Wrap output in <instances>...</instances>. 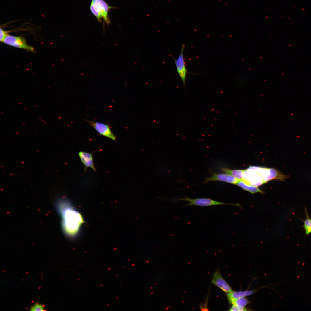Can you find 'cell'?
<instances>
[{
  "label": "cell",
  "mask_w": 311,
  "mask_h": 311,
  "mask_svg": "<svg viewBox=\"0 0 311 311\" xmlns=\"http://www.w3.org/2000/svg\"><path fill=\"white\" fill-rule=\"evenodd\" d=\"M55 205L56 210L62 217V230L65 235L70 238L76 237L83 223L81 215L65 197L58 198Z\"/></svg>",
  "instance_id": "6da1fadb"
},
{
  "label": "cell",
  "mask_w": 311,
  "mask_h": 311,
  "mask_svg": "<svg viewBox=\"0 0 311 311\" xmlns=\"http://www.w3.org/2000/svg\"><path fill=\"white\" fill-rule=\"evenodd\" d=\"M117 8L109 5L103 0H92L90 7V10L95 16L98 21L102 22V19L107 24L110 23L108 12L111 9Z\"/></svg>",
  "instance_id": "7a4b0ae2"
},
{
  "label": "cell",
  "mask_w": 311,
  "mask_h": 311,
  "mask_svg": "<svg viewBox=\"0 0 311 311\" xmlns=\"http://www.w3.org/2000/svg\"><path fill=\"white\" fill-rule=\"evenodd\" d=\"M179 200L182 201H187L189 203V204L185 205L184 206L194 205L200 206H207L221 205H232L238 206H240V204H227L215 201L210 198H198L191 199L186 196L184 198H180Z\"/></svg>",
  "instance_id": "3957f363"
},
{
  "label": "cell",
  "mask_w": 311,
  "mask_h": 311,
  "mask_svg": "<svg viewBox=\"0 0 311 311\" xmlns=\"http://www.w3.org/2000/svg\"><path fill=\"white\" fill-rule=\"evenodd\" d=\"M3 42L10 46L34 52L33 48L27 44L25 39L22 37L7 35Z\"/></svg>",
  "instance_id": "277c9868"
},
{
  "label": "cell",
  "mask_w": 311,
  "mask_h": 311,
  "mask_svg": "<svg viewBox=\"0 0 311 311\" xmlns=\"http://www.w3.org/2000/svg\"><path fill=\"white\" fill-rule=\"evenodd\" d=\"M86 121L101 135L116 141V137L111 131L109 125L95 121L87 120Z\"/></svg>",
  "instance_id": "5b68a950"
},
{
  "label": "cell",
  "mask_w": 311,
  "mask_h": 311,
  "mask_svg": "<svg viewBox=\"0 0 311 311\" xmlns=\"http://www.w3.org/2000/svg\"><path fill=\"white\" fill-rule=\"evenodd\" d=\"M185 47V45L183 44L181 46L180 53L178 58L176 60L174 59V60L177 72L181 79L183 85L185 87L186 74L188 72L185 67L183 54V52Z\"/></svg>",
  "instance_id": "8992f818"
},
{
  "label": "cell",
  "mask_w": 311,
  "mask_h": 311,
  "mask_svg": "<svg viewBox=\"0 0 311 311\" xmlns=\"http://www.w3.org/2000/svg\"><path fill=\"white\" fill-rule=\"evenodd\" d=\"M212 175L205 178L203 183H206L211 181H219L236 185L239 180L233 176L224 173H216L211 172Z\"/></svg>",
  "instance_id": "52a82bcc"
},
{
  "label": "cell",
  "mask_w": 311,
  "mask_h": 311,
  "mask_svg": "<svg viewBox=\"0 0 311 311\" xmlns=\"http://www.w3.org/2000/svg\"><path fill=\"white\" fill-rule=\"evenodd\" d=\"M211 282L225 292L228 293L233 291L231 287L222 277L219 270L214 273Z\"/></svg>",
  "instance_id": "ba28073f"
},
{
  "label": "cell",
  "mask_w": 311,
  "mask_h": 311,
  "mask_svg": "<svg viewBox=\"0 0 311 311\" xmlns=\"http://www.w3.org/2000/svg\"><path fill=\"white\" fill-rule=\"evenodd\" d=\"M80 160L84 166V170L86 171L87 168H90L94 171L96 170L94 165L93 157L92 153L83 151H81L78 153Z\"/></svg>",
  "instance_id": "9c48e42d"
},
{
  "label": "cell",
  "mask_w": 311,
  "mask_h": 311,
  "mask_svg": "<svg viewBox=\"0 0 311 311\" xmlns=\"http://www.w3.org/2000/svg\"><path fill=\"white\" fill-rule=\"evenodd\" d=\"M256 290H250L244 291H232L228 293L227 297L229 303L233 304L238 299L251 295L255 293Z\"/></svg>",
  "instance_id": "30bf717a"
},
{
  "label": "cell",
  "mask_w": 311,
  "mask_h": 311,
  "mask_svg": "<svg viewBox=\"0 0 311 311\" xmlns=\"http://www.w3.org/2000/svg\"><path fill=\"white\" fill-rule=\"evenodd\" d=\"M221 169L225 173L230 175L239 180L245 181V170H232L224 168H221Z\"/></svg>",
  "instance_id": "8fae6325"
},
{
  "label": "cell",
  "mask_w": 311,
  "mask_h": 311,
  "mask_svg": "<svg viewBox=\"0 0 311 311\" xmlns=\"http://www.w3.org/2000/svg\"><path fill=\"white\" fill-rule=\"evenodd\" d=\"M244 190L252 194L256 193H263V191L257 187L249 185L242 180H239L236 184Z\"/></svg>",
  "instance_id": "7c38bea8"
},
{
  "label": "cell",
  "mask_w": 311,
  "mask_h": 311,
  "mask_svg": "<svg viewBox=\"0 0 311 311\" xmlns=\"http://www.w3.org/2000/svg\"><path fill=\"white\" fill-rule=\"evenodd\" d=\"M249 303V301L248 299L245 297H243L237 299L234 304L239 308H245Z\"/></svg>",
  "instance_id": "4fadbf2b"
},
{
  "label": "cell",
  "mask_w": 311,
  "mask_h": 311,
  "mask_svg": "<svg viewBox=\"0 0 311 311\" xmlns=\"http://www.w3.org/2000/svg\"><path fill=\"white\" fill-rule=\"evenodd\" d=\"M307 219L304 222V227L305 230L306 234L308 235L311 233V219L307 216Z\"/></svg>",
  "instance_id": "5bb4252c"
},
{
  "label": "cell",
  "mask_w": 311,
  "mask_h": 311,
  "mask_svg": "<svg viewBox=\"0 0 311 311\" xmlns=\"http://www.w3.org/2000/svg\"><path fill=\"white\" fill-rule=\"evenodd\" d=\"M44 306L43 305L36 303L34 304L30 308V310L31 311H44Z\"/></svg>",
  "instance_id": "9a60e30c"
},
{
  "label": "cell",
  "mask_w": 311,
  "mask_h": 311,
  "mask_svg": "<svg viewBox=\"0 0 311 311\" xmlns=\"http://www.w3.org/2000/svg\"><path fill=\"white\" fill-rule=\"evenodd\" d=\"M230 311H246L247 310L246 308H240L237 306L235 304H233L232 307L230 308Z\"/></svg>",
  "instance_id": "2e32d148"
},
{
  "label": "cell",
  "mask_w": 311,
  "mask_h": 311,
  "mask_svg": "<svg viewBox=\"0 0 311 311\" xmlns=\"http://www.w3.org/2000/svg\"><path fill=\"white\" fill-rule=\"evenodd\" d=\"M7 31L4 30L1 28H0V41L1 42H3L5 38L7 35Z\"/></svg>",
  "instance_id": "e0dca14e"
}]
</instances>
